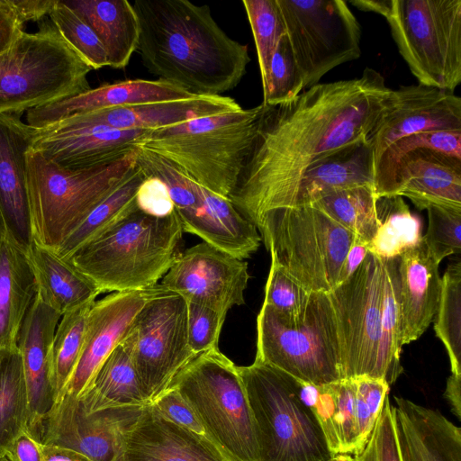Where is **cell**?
Returning a JSON list of instances; mask_svg holds the SVG:
<instances>
[{"instance_id":"obj_1","label":"cell","mask_w":461,"mask_h":461,"mask_svg":"<svg viewBox=\"0 0 461 461\" xmlns=\"http://www.w3.org/2000/svg\"><path fill=\"white\" fill-rule=\"evenodd\" d=\"M392 90L366 68L359 77L319 83L285 104H261L253 146L229 197L236 210L253 223L278 208L306 170L368 140Z\"/></svg>"},{"instance_id":"obj_2","label":"cell","mask_w":461,"mask_h":461,"mask_svg":"<svg viewBox=\"0 0 461 461\" xmlns=\"http://www.w3.org/2000/svg\"><path fill=\"white\" fill-rule=\"evenodd\" d=\"M137 50L158 79L195 95H222L242 80L249 48L217 24L208 5L187 0H135Z\"/></svg>"},{"instance_id":"obj_3","label":"cell","mask_w":461,"mask_h":461,"mask_svg":"<svg viewBox=\"0 0 461 461\" xmlns=\"http://www.w3.org/2000/svg\"><path fill=\"white\" fill-rule=\"evenodd\" d=\"M183 233L176 210L155 217L137 208L65 260L101 294L147 290L169 270Z\"/></svg>"},{"instance_id":"obj_4","label":"cell","mask_w":461,"mask_h":461,"mask_svg":"<svg viewBox=\"0 0 461 461\" xmlns=\"http://www.w3.org/2000/svg\"><path fill=\"white\" fill-rule=\"evenodd\" d=\"M261 104L150 131L138 147L160 156L225 198L237 185L257 133Z\"/></svg>"},{"instance_id":"obj_5","label":"cell","mask_w":461,"mask_h":461,"mask_svg":"<svg viewBox=\"0 0 461 461\" xmlns=\"http://www.w3.org/2000/svg\"><path fill=\"white\" fill-rule=\"evenodd\" d=\"M137 147L112 163L61 167L30 148L26 153L32 240L56 250L136 167Z\"/></svg>"},{"instance_id":"obj_6","label":"cell","mask_w":461,"mask_h":461,"mask_svg":"<svg viewBox=\"0 0 461 461\" xmlns=\"http://www.w3.org/2000/svg\"><path fill=\"white\" fill-rule=\"evenodd\" d=\"M251 411L258 461H330L321 425L301 394L303 382L258 360L238 366Z\"/></svg>"},{"instance_id":"obj_7","label":"cell","mask_w":461,"mask_h":461,"mask_svg":"<svg viewBox=\"0 0 461 461\" xmlns=\"http://www.w3.org/2000/svg\"><path fill=\"white\" fill-rule=\"evenodd\" d=\"M38 26L0 53V114H22L90 89V66L50 19Z\"/></svg>"},{"instance_id":"obj_8","label":"cell","mask_w":461,"mask_h":461,"mask_svg":"<svg viewBox=\"0 0 461 461\" xmlns=\"http://www.w3.org/2000/svg\"><path fill=\"white\" fill-rule=\"evenodd\" d=\"M255 360L304 384L322 385L340 380L339 337L328 293H311L294 314L262 303L257 317Z\"/></svg>"},{"instance_id":"obj_9","label":"cell","mask_w":461,"mask_h":461,"mask_svg":"<svg viewBox=\"0 0 461 461\" xmlns=\"http://www.w3.org/2000/svg\"><path fill=\"white\" fill-rule=\"evenodd\" d=\"M271 261L308 293H330L339 285L357 236L313 205L279 208L257 218Z\"/></svg>"},{"instance_id":"obj_10","label":"cell","mask_w":461,"mask_h":461,"mask_svg":"<svg viewBox=\"0 0 461 461\" xmlns=\"http://www.w3.org/2000/svg\"><path fill=\"white\" fill-rule=\"evenodd\" d=\"M169 387L178 391L229 461H258L253 418L238 366L219 348L193 358Z\"/></svg>"},{"instance_id":"obj_11","label":"cell","mask_w":461,"mask_h":461,"mask_svg":"<svg viewBox=\"0 0 461 461\" xmlns=\"http://www.w3.org/2000/svg\"><path fill=\"white\" fill-rule=\"evenodd\" d=\"M382 16L419 84L454 92L461 83V0H387Z\"/></svg>"},{"instance_id":"obj_12","label":"cell","mask_w":461,"mask_h":461,"mask_svg":"<svg viewBox=\"0 0 461 461\" xmlns=\"http://www.w3.org/2000/svg\"><path fill=\"white\" fill-rule=\"evenodd\" d=\"M304 88L361 55V25L342 0H276Z\"/></svg>"},{"instance_id":"obj_13","label":"cell","mask_w":461,"mask_h":461,"mask_svg":"<svg viewBox=\"0 0 461 461\" xmlns=\"http://www.w3.org/2000/svg\"><path fill=\"white\" fill-rule=\"evenodd\" d=\"M121 343L131 354L142 395L150 404L196 357L188 345L185 299L157 285Z\"/></svg>"},{"instance_id":"obj_14","label":"cell","mask_w":461,"mask_h":461,"mask_svg":"<svg viewBox=\"0 0 461 461\" xmlns=\"http://www.w3.org/2000/svg\"><path fill=\"white\" fill-rule=\"evenodd\" d=\"M328 294L339 337L341 379H381L382 259L368 252L357 270Z\"/></svg>"},{"instance_id":"obj_15","label":"cell","mask_w":461,"mask_h":461,"mask_svg":"<svg viewBox=\"0 0 461 461\" xmlns=\"http://www.w3.org/2000/svg\"><path fill=\"white\" fill-rule=\"evenodd\" d=\"M389 390L383 379L358 376L322 385L303 383L301 394L332 455L355 456L366 445Z\"/></svg>"},{"instance_id":"obj_16","label":"cell","mask_w":461,"mask_h":461,"mask_svg":"<svg viewBox=\"0 0 461 461\" xmlns=\"http://www.w3.org/2000/svg\"><path fill=\"white\" fill-rule=\"evenodd\" d=\"M249 278L245 260L203 241L177 254L159 285L227 315L233 306L245 303Z\"/></svg>"},{"instance_id":"obj_17","label":"cell","mask_w":461,"mask_h":461,"mask_svg":"<svg viewBox=\"0 0 461 461\" xmlns=\"http://www.w3.org/2000/svg\"><path fill=\"white\" fill-rule=\"evenodd\" d=\"M143 408L113 407L86 414L78 398L63 394L46 418L40 442L73 449L92 461H115Z\"/></svg>"},{"instance_id":"obj_18","label":"cell","mask_w":461,"mask_h":461,"mask_svg":"<svg viewBox=\"0 0 461 461\" xmlns=\"http://www.w3.org/2000/svg\"><path fill=\"white\" fill-rule=\"evenodd\" d=\"M429 131H461V98L420 84L392 90L389 104L368 139L375 166L398 140Z\"/></svg>"},{"instance_id":"obj_19","label":"cell","mask_w":461,"mask_h":461,"mask_svg":"<svg viewBox=\"0 0 461 461\" xmlns=\"http://www.w3.org/2000/svg\"><path fill=\"white\" fill-rule=\"evenodd\" d=\"M60 318L61 314L36 294L17 340L28 398L26 430L38 441L46 418L55 402L51 381V352Z\"/></svg>"},{"instance_id":"obj_20","label":"cell","mask_w":461,"mask_h":461,"mask_svg":"<svg viewBox=\"0 0 461 461\" xmlns=\"http://www.w3.org/2000/svg\"><path fill=\"white\" fill-rule=\"evenodd\" d=\"M240 109L242 107L230 96L196 95L187 99L95 110L68 116L41 129L104 126L122 131H153L199 118L236 112Z\"/></svg>"},{"instance_id":"obj_21","label":"cell","mask_w":461,"mask_h":461,"mask_svg":"<svg viewBox=\"0 0 461 461\" xmlns=\"http://www.w3.org/2000/svg\"><path fill=\"white\" fill-rule=\"evenodd\" d=\"M154 287L141 291L114 292L93 303L87 315L77 365L61 395L77 398L83 393L98 368L121 342L134 317L152 294Z\"/></svg>"},{"instance_id":"obj_22","label":"cell","mask_w":461,"mask_h":461,"mask_svg":"<svg viewBox=\"0 0 461 461\" xmlns=\"http://www.w3.org/2000/svg\"><path fill=\"white\" fill-rule=\"evenodd\" d=\"M35 129V128H34ZM32 149L68 168H86L118 160L133 150L150 131L104 126L35 129Z\"/></svg>"},{"instance_id":"obj_23","label":"cell","mask_w":461,"mask_h":461,"mask_svg":"<svg viewBox=\"0 0 461 461\" xmlns=\"http://www.w3.org/2000/svg\"><path fill=\"white\" fill-rule=\"evenodd\" d=\"M35 136L21 114H0V212L7 232L26 250L32 242L26 153Z\"/></svg>"},{"instance_id":"obj_24","label":"cell","mask_w":461,"mask_h":461,"mask_svg":"<svg viewBox=\"0 0 461 461\" xmlns=\"http://www.w3.org/2000/svg\"><path fill=\"white\" fill-rule=\"evenodd\" d=\"M115 461H229L208 438L144 406Z\"/></svg>"},{"instance_id":"obj_25","label":"cell","mask_w":461,"mask_h":461,"mask_svg":"<svg viewBox=\"0 0 461 461\" xmlns=\"http://www.w3.org/2000/svg\"><path fill=\"white\" fill-rule=\"evenodd\" d=\"M196 96L172 83L161 80L128 79L107 83L81 94L31 109L26 123L41 129L68 116L99 109Z\"/></svg>"},{"instance_id":"obj_26","label":"cell","mask_w":461,"mask_h":461,"mask_svg":"<svg viewBox=\"0 0 461 461\" xmlns=\"http://www.w3.org/2000/svg\"><path fill=\"white\" fill-rule=\"evenodd\" d=\"M392 195L407 197L419 210L461 208V159L429 149L408 152L396 168Z\"/></svg>"},{"instance_id":"obj_27","label":"cell","mask_w":461,"mask_h":461,"mask_svg":"<svg viewBox=\"0 0 461 461\" xmlns=\"http://www.w3.org/2000/svg\"><path fill=\"white\" fill-rule=\"evenodd\" d=\"M392 405L402 461H461V429L438 411L395 397Z\"/></svg>"},{"instance_id":"obj_28","label":"cell","mask_w":461,"mask_h":461,"mask_svg":"<svg viewBox=\"0 0 461 461\" xmlns=\"http://www.w3.org/2000/svg\"><path fill=\"white\" fill-rule=\"evenodd\" d=\"M199 205L190 211L176 212L184 232L237 258L246 259L259 248L261 237L256 226L246 220L229 198L197 185Z\"/></svg>"},{"instance_id":"obj_29","label":"cell","mask_w":461,"mask_h":461,"mask_svg":"<svg viewBox=\"0 0 461 461\" xmlns=\"http://www.w3.org/2000/svg\"><path fill=\"white\" fill-rule=\"evenodd\" d=\"M374 171L370 140L350 146L306 170L276 209L311 205L344 189L375 187Z\"/></svg>"},{"instance_id":"obj_30","label":"cell","mask_w":461,"mask_h":461,"mask_svg":"<svg viewBox=\"0 0 461 461\" xmlns=\"http://www.w3.org/2000/svg\"><path fill=\"white\" fill-rule=\"evenodd\" d=\"M438 266L422 241L399 256L402 346L418 339L434 319L441 289Z\"/></svg>"},{"instance_id":"obj_31","label":"cell","mask_w":461,"mask_h":461,"mask_svg":"<svg viewBox=\"0 0 461 461\" xmlns=\"http://www.w3.org/2000/svg\"><path fill=\"white\" fill-rule=\"evenodd\" d=\"M37 284L27 254L7 231L0 242V348H16Z\"/></svg>"},{"instance_id":"obj_32","label":"cell","mask_w":461,"mask_h":461,"mask_svg":"<svg viewBox=\"0 0 461 461\" xmlns=\"http://www.w3.org/2000/svg\"><path fill=\"white\" fill-rule=\"evenodd\" d=\"M65 4L94 30L103 44L107 67H127L139 41L137 14L127 0H70Z\"/></svg>"},{"instance_id":"obj_33","label":"cell","mask_w":461,"mask_h":461,"mask_svg":"<svg viewBox=\"0 0 461 461\" xmlns=\"http://www.w3.org/2000/svg\"><path fill=\"white\" fill-rule=\"evenodd\" d=\"M37 284V294L61 316L94 303L101 294L87 277L57 253L32 240L27 249Z\"/></svg>"},{"instance_id":"obj_34","label":"cell","mask_w":461,"mask_h":461,"mask_svg":"<svg viewBox=\"0 0 461 461\" xmlns=\"http://www.w3.org/2000/svg\"><path fill=\"white\" fill-rule=\"evenodd\" d=\"M77 398L86 414L107 408L147 405L131 354L121 342Z\"/></svg>"},{"instance_id":"obj_35","label":"cell","mask_w":461,"mask_h":461,"mask_svg":"<svg viewBox=\"0 0 461 461\" xmlns=\"http://www.w3.org/2000/svg\"><path fill=\"white\" fill-rule=\"evenodd\" d=\"M377 229L366 246L381 259L401 256L422 241V225L399 195L382 196L376 201Z\"/></svg>"},{"instance_id":"obj_36","label":"cell","mask_w":461,"mask_h":461,"mask_svg":"<svg viewBox=\"0 0 461 461\" xmlns=\"http://www.w3.org/2000/svg\"><path fill=\"white\" fill-rule=\"evenodd\" d=\"M144 178L145 175L136 165L132 173L55 250L57 255L68 258L83 244L104 233L136 210V194Z\"/></svg>"},{"instance_id":"obj_37","label":"cell","mask_w":461,"mask_h":461,"mask_svg":"<svg viewBox=\"0 0 461 461\" xmlns=\"http://www.w3.org/2000/svg\"><path fill=\"white\" fill-rule=\"evenodd\" d=\"M382 262L383 295L378 368L380 378L391 385L403 371L400 361L402 345L399 257L382 259Z\"/></svg>"},{"instance_id":"obj_38","label":"cell","mask_w":461,"mask_h":461,"mask_svg":"<svg viewBox=\"0 0 461 461\" xmlns=\"http://www.w3.org/2000/svg\"><path fill=\"white\" fill-rule=\"evenodd\" d=\"M28 398L18 347L0 348V454L27 428Z\"/></svg>"},{"instance_id":"obj_39","label":"cell","mask_w":461,"mask_h":461,"mask_svg":"<svg viewBox=\"0 0 461 461\" xmlns=\"http://www.w3.org/2000/svg\"><path fill=\"white\" fill-rule=\"evenodd\" d=\"M417 149H429L461 159V131L418 132L390 145L375 166L374 185L377 197L391 195L400 160L405 154Z\"/></svg>"},{"instance_id":"obj_40","label":"cell","mask_w":461,"mask_h":461,"mask_svg":"<svg viewBox=\"0 0 461 461\" xmlns=\"http://www.w3.org/2000/svg\"><path fill=\"white\" fill-rule=\"evenodd\" d=\"M377 198L374 186H358L335 192L311 205L323 211L367 246L377 229Z\"/></svg>"},{"instance_id":"obj_41","label":"cell","mask_w":461,"mask_h":461,"mask_svg":"<svg viewBox=\"0 0 461 461\" xmlns=\"http://www.w3.org/2000/svg\"><path fill=\"white\" fill-rule=\"evenodd\" d=\"M436 336L444 344L451 374L461 375V260L447 266L442 278L438 309L434 316Z\"/></svg>"},{"instance_id":"obj_42","label":"cell","mask_w":461,"mask_h":461,"mask_svg":"<svg viewBox=\"0 0 461 461\" xmlns=\"http://www.w3.org/2000/svg\"><path fill=\"white\" fill-rule=\"evenodd\" d=\"M92 304L64 313L57 326L51 352V381L55 401L62 394L77 365Z\"/></svg>"},{"instance_id":"obj_43","label":"cell","mask_w":461,"mask_h":461,"mask_svg":"<svg viewBox=\"0 0 461 461\" xmlns=\"http://www.w3.org/2000/svg\"><path fill=\"white\" fill-rule=\"evenodd\" d=\"M242 4L257 49L264 95L268 87L271 61L284 30L276 0H243Z\"/></svg>"},{"instance_id":"obj_44","label":"cell","mask_w":461,"mask_h":461,"mask_svg":"<svg viewBox=\"0 0 461 461\" xmlns=\"http://www.w3.org/2000/svg\"><path fill=\"white\" fill-rule=\"evenodd\" d=\"M49 17L62 38L92 69L107 67L105 50L97 35L64 1H56Z\"/></svg>"},{"instance_id":"obj_45","label":"cell","mask_w":461,"mask_h":461,"mask_svg":"<svg viewBox=\"0 0 461 461\" xmlns=\"http://www.w3.org/2000/svg\"><path fill=\"white\" fill-rule=\"evenodd\" d=\"M136 165L145 176H155L166 185L176 211L186 212L199 205L198 185L160 156L137 146Z\"/></svg>"},{"instance_id":"obj_46","label":"cell","mask_w":461,"mask_h":461,"mask_svg":"<svg viewBox=\"0 0 461 461\" xmlns=\"http://www.w3.org/2000/svg\"><path fill=\"white\" fill-rule=\"evenodd\" d=\"M428 228L422 242L438 265L447 257L461 252V208L430 205Z\"/></svg>"},{"instance_id":"obj_47","label":"cell","mask_w":461,"mask_h":461,"mask_svg":"<svg viewBox=\"0 0 461 461\" xmlns=\"http://www.w3.org/2000/svg\"><path fill=\"white\" fill-rule=\"evenodd\" d=\"M304 89L303 78L295 64L285 33L279 39L269 73L268 87L262 104L276 106L285 104Z\"/></svg>"},{"instance_id":"obj_48","label":"cell","mask_w":461,"mask_h":461,"mask_svg":"<svg viewBox=\"0 0 461 461\" xmlns=\"http://www.w3.org/2000/svg\"><path fill=\"white\" fill-rule=\"evenodd\" d=\"M353 457L355 461H402L388 395L366 445Z\"/></svg>"},{"instance_id":"obj_49","label":"cell","mask_w":461,"mask_h":461,"mask_svg":"<svg viewBox=\"0 0 461 461\" xmlns=\"http://www.w3.org/2000/svg\"><path fill=\"white\" fill-rule=\"evenodd\" d=\"M187 303V338L192 352L198 356L218 348L222 325L227 315L203 304Z\"/></svg>"},{"instance_id":"obj_50","label":"cell","mask_w":461,"mask_h":461,"mask_svg":"<svg viewBox=\"0 0 461 461\" xmlns=\"http://www.w3.org/2000/svg\"><path fill=\"white\" fill-rule=\"evenodd\" d=\"M310 294L311 293L271 261L265 286L264 304L282 312L294 314L304 306Z\"/></svg>"},{"instance_id":"obj_51","label":"cell","mask_w":461,"mask_h":461,"mask_svg":"<svg viewBox=\"0 0 461 461\" xmlns=\"http://www.w3.org/2000/svg\"><path fill=\"white\" fill-rule=\"evenodd\" d=\"M150 404L166 419L208 438L194 411L176 388L168 387Z\"/></svg>"},{"instance_id":"obj_52","label":"cell","mask_w":461,"mask_h":461,"mask_svg":"<svg viewBox=\"0 0 461 461\" xmlns=\"http://www.w3.org/2000/svg\"><path fill=\"white\" fill-rule=\"evenodd\" d=\"M139 210L155 217H165L175 210L166 185L155 176H145L136 194Z\"/></svg>"},{"instance_id":"obj_53","label":"cell","mask_w":461,"mask_h":461,"mask_svg":"<svg viewBox=\"0 0 461 461\" xmlns=\"http://www.w3.org/2000/svg\"><path fill=\"white\" fill-rule=\"evenodd\" d=\"M5 453L12 461H42V444L25 429L18 434Z\"/></svg>"},{"instance_id":"obj_54","label":"cell","mask_w":461,"mask_h":461,"mask_svg":"<svg viewBox=\"0 0 461 461\" xmlns=\"http://www.w3.org/2000/svg\"><path fill=\"white\" fill-rule=\"evenodd\" d=\"M57 0H7L17 20L24 25L26 22H40L49 15Z\"/></svg>"},{"instance_id":"obj_55","label":"cell","mask_w":461,"mask_h":461,"mask_svg":"<svg viewBox=\"0 0 461 461\" xmlns=\"http://www.w3.org/2000/svg\"><path fill=\"white\" fill-rule=\"evenodd\" d=\"M23 32V25L17 20L7 0H0V53Z\"/></svg>"},{"instance_id":"obj_56","label":"cell","mask_w":461,"mask_h":461,"mask_svg":"<svg viewBox=\"0 0 461 461\" xmlns=\"http://www.w3.org/2000/svg\"><path fill=\"white\" fill-rule=\"evenodd\" d=\"M368 252L366 245L359 239L356 238L345 258L339 278V285L344 282L357 270Z\"/></svg>"},{"instance_id":"obj_57","label":"cell","mask_w":461,"mask_h":461,"mask_svg":"<svg viewBox=\"0 0 461 461\" xmlns=\"http://www.w3.org/2000/svg\"><path fill=\"white\" fill-rule=\"evenodd\" d=\"M42 461H92L73 449L56 445L42 444Z\"/></svg>"},{"instance_id":"obj_58","label":"cell","mask_w":461,"mask_h":461,"mask_svg":"<svg viewBox=\"0 0 461 461\" xmlns=\"http://www.w3.org/2000/svg\"><path fill=\"white\" fill-rule=\"evenodd\" d=\"M444 396L457 419L461 416V375H451L447 380Z\"/></svg>"},{"instance_id":"obj_59","label":"cell","mask_w":461,"mask_h":461,"mask_svg":"<svg viewBox=\"0 0 461 461\" xmlns=\"http://www.w3.org/2000/svg\"><path fill=\"white\" fill-rule=\"evenodd\" d=\"M331 461H355L353 456L350 455H335Z\"/></svg>"},{"instance_id":"obj_60","label":"cell","mask_w":461,"mask_h":461,"mask_svg":"<svg viewBox=\"0 0 461 461\" xmlns=\"http://www.w3.org/2000/svg\"><path fill=\"white\" fill-rule=\"evenodd\" d=\"M6 231H7L6 227H5L3 216L0 212V242H1L2 239L4 238V236L5 235Z\"/></svg>"},{"instance_id":"obj_61","label":"cell","mask_w":461,"mask_h":461,"mask_svg":"<svg viewBox=\"0 0 461 461\" xmlns=\"http://www.w3.org/2000/svg\"><path fill=\"white\" fill-rule=\"evenodd\" d=\"M0 461H12L9 456L5 454H0Z\"/></svg>"},{"instance_id":"obj_62","label":"cell","mask_w":461,"mask_h":461,"mask_svg":"<svg viewBox=\"0 0 461 461\" xmlns=\"http://www.w3.org/2000/svg\"><path fill=\"white\" fill-rule=\"evenodd\" d=\"M331 460H332V459H331ZM331 460H330V461H331Z\"/></svg>"}]
</instances>
